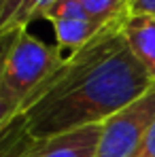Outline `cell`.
Instances as JSON below:
<instances>
[{"instance_id": "cell-1", "label": "cell", "mask_w": 155, "mask_h": 157, "mask_svg": "<svg viewBox=\"0 0 155 157\" xmlns=\"http://www.w3.org/2000/svg\"><path fill=\"white\" fill-rule=\"evenodd\" d=\"M121 24L123 19L104 28L89 45L68 53L53 77L24 104L19 113L36 138L100 125L155 85L130 51Z\"/></svg>"}, {"instance_id": "cell-2", "label": "cell", "mask_w": 155, "mask_h": 157, "mask_svg": "<svg viewBox=\"0 0 155 157\" xmlns=\"http://www.w3.org/2000/svg\"><path fill=\"white\" fill-rule=\"evenodd\" d=\"M64 59L66 55L57 45H47L38 36L30 34V30H21L15 34L4 57L0 87L21 110L49 77H53Z\"/></svg>"}, {"instance_id": "cell-3", "label": "cell", "mask_w": 155, "mask_h": 157, "mask_svg": "<svg viewBox=\"0 0 155 157\" xmlns=\"http://www.w3.org/2000/svg\"><path fill=\"white\" fill-rule=\"evenodd\" d=\"M155 121V85L136 102L100 123L94 157H132Z\"/></svg>"}, {"instance_id": "cell-4", "label": "cell", "mask_w": 155, "mask_h": 157, "mask_svg": "<svg viewBox=\"0 0 155 157\" xmlns=\"http://www.w3.org/2000/svg\"><path fill=\"white\" fill-rule=\"evenodd\" d=\"M53 26V34H55V45L64 51L75 53L83 49L85 45H89L104 28L98 21H94L87 11L81 6L79 0H55L51 9L45 13V17ZM113 26V24H110Z\"/></svg>"}, {"instance_id": "cell-5", "label": "cell", "mask_w": 155, "mask_h": 157, "mask_svg": "<svg viewBox=\"0 0 155 157\" xmlns=\"http://www.w3.org/2000/svg\"><path fill=\"white\" fill-rule=\"evenodd\" d=\"M100 138V125L62 134L41 140V144L28 157H94Z\"/></svg>"}, {"instance_id": "cell-6", "label": "cell", "mask_w": 155, "mask_h": 157, "mask_svg": "<svg viewBox=\"0 0 155 157\" xmlns=\"http://www.w3.org/2000/svg\"><path fill=\"white\" fill-rule=\"evenodd\" d=\"M123 38L130 51L155 81V17L151 15H128L121 24Z\"/></svg>"}, {"instance_id": "cell-7", "label": "cell", "mask_w": 155, "mask_h": 157, "mask_svg": "<svg viewBox=\"0 0 155 157\" xmlns=\"http://www.w3.org/2000/svg\"><path fill=\"white\" fill-rule=\"evenodd\" d=\"M55 0H0V38L28 30L32 21L43 19Z\"/></svg>"}, {"instance_id": "cell-8", "label": "cell", "mask_w": 155, "mask_h": 157, "mask_svg": "<svg viewBox=\"0 0 155 157\" xmlns=\"http://www.w3.org/2000/svg\"><path fill=\"white\" fill-rule=\"evenodd\" d=\"M38 144L41 138L30 132L21 113H15L0 128V157H28Z\"/></svg>"}, {"instance_id": "cell-9", "label": "cell", "mask_w": 155, "mask_h": 157, "mask_svg": "<svg viewBox=\"0 0 155 157\" xmlns=\"http://www.w3.org/2000/svg\"><path fill=\"white\" fill-rule=\"evenodd\" d=\"M79 2L87 11V15L102 26L117 24L128 17L130 0H79Z\"/></svg>"}, {"instance_id": "cell-10", "label": "cell", "mask_w": 155, "mask_h": 157, "mask_svg": "<svg viewBox=\"0 0 155 157\" xmlns=\"http://www.w3.org/2000/svg\"><path fill=\"white\" fill-rule=\"evenodd\" d=\"M132 157H155V121L151 123V128L147 130L140 147L136 149V153Z\"/></svg>"}, {"instance_id": "cell-11", "label": "cell", "mask_w": 155, "mask_h": 157, "mask_svg": "<svg viewBox=\"0 0 155 157\" xmlns=\"http://www.w3.org/2000/svg\"><path fill=\"white\" fill-rule=\"evenodd\" d=\"M128 15H151V17H155V0H130Z\"/></svg>"}]
</instances>
